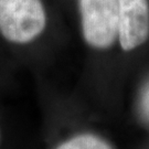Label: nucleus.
<instances>
[{"mask_svg":"<svg viewBox=\"0 0 149 149\" xmlns=\"http://www.w3.org/2000/svg\"><path fill=\"white\" fill-rule=\"evenodd\" d=\"M45 27L47 12L41 0H0V33L9 42H32Z\"/></svg>","mask_w":149,"mask_h":149,"instance_id":"f257e3e1","label":"nucleus"},{"mask_svg":"<svg viewBox=\"0 0 149 149\" xmlns=\"http://www.w3.org/2000/svg\"><path fill=\"white\" fill-rule=\"evenodd\" d=\"M82 33L94 49L111 48L118 38V0H79Z\"/></svg>","mask_w":149,"mask_h":149,"instance_id":"f03ea898","label":"nucleus"},{"mask_svg":"<svg viewBox=\"0 0 149 149\" xmlns=\"http://www.w3.org/2000/svg\"><path fill=\"white\" fill-rule=\"evenodd\" d=\"M148 38V0H118V40L123 50L132 51Z\"/></svg>","mask_w":149,"mask_h":149,"instance_id":"7ed1b4c3","label":"nucleus"},{"mask_svg":"<svg viewBox=\"0 0 149 149\" xmlns=\"http://www.w3.org/2000/svg\"><path fill=\"white\" fill-rule=\"evenodd\" d=\"M56 149H113L104 139L91 134L75 136L61 144Z\"/></svg>","mask_w":149,"mask_h":149,"instance_id":"20e7f679","label":"nucleus"},{"mask_svg":"<svg viewBox=\"0 0 149 149\" xmlns=\"http://www.w3.org/2000/svg\"><path fill=\"white\" fill-rule=\"evenodd\" d=\"M147 107H148L149 109V94H148V97H147Z\"/></svg>","mask_w":149,"mask_h":149,"instance_id":"39448f33","label":"nucleus"},{"mask_svg":"<svg viewBox=\"0 0 149 149\" xmlns=\"http://www.w3.org/2000/svg\"><path fill=\"white\" fill-rule=\"evenodd\" d=\"M0 137H1V133H0Z\"/></svg>","mask_w":149,"mask_h":149,"instance_id":"423d86ee","label":"nucleus"}]
</instances>
